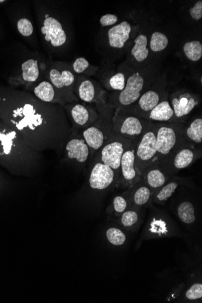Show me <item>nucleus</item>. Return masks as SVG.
I'll return each mask as SVG.
<instances>
[{
    "label": "nucleus",
    "instance_id": "f257e3e1",
    "mask_svg": "<svg viewBox=\"0 0 202 303\" xmlns=\"http://www.w3.org/2000/svg\"><path fill=\"white\" fill-rule=\"evenodd\" d=\"M17 106L9 113V125L24 142L40 153L52 150L61 155L72 133L63 106L40 101L31 93H23Z\"/></svg>",
    "mask_w": 202,
    "mask_h": 303
},
{
    "label": "nucleus",
    "instance_id": "f03ea898",
    "mask_svg": "<svg viewBox=\"0 0 202 303\" xmlns=\"http://www.w3.org/2000/svg\"><path fill=\"white\" fill-rule=\"evenodd\" d=\"M158 75L155 70L149 67L137 70L126 78L124 89L120 92H115L109 97V107L112 110H123L130 107L145 93L156 78Z\"/></svg>",
    "mask_w": 202,
    "mask_h": 303
},
{
    "label": "nucleus",
    "instance_id": "7ed1b4c3",
    "mask_svg": "<svg viewBox=\"0 0 202 303\" xmlns=\"http://www.w3.org/2000/svg\"><path fill=\"white\" fill-rule=\"evenodd\" d=\"M76 75L69 64L55 62L45 71L44 80L52 84L67 104L78 102L74 92L78 77Z\"/></svg>",
    "mask_w": 202,
    "mask_h": 303
},
{
    "label": "nucleus",
    "instance_id": "20e7f679",
    "mask_svg": "<svg viewBox=\"0 0 202 303\" xmlns=\"http://www.w3.org/2000/svg\"><path fill=\"white\" fill-rule=\"evenodd\" d=\"M156 134L157 149L156 161L166 158L175 149L184 144L186 141L184 136V123H153Z\"/></svg>",
    "mask_w": 202,
    "mask_h": 303
},
{
    "label": "nucleus",
    "instance_id": "39448f33",
    "mask_svg": "<svg viewBox=\"0 0 202 303\" xmlns=\"http://www.w3.org/2000/svg\"><path fill=\"white\" fill-rule=\"evenodd\" d=\"M166 85L165 79L157 77L150 87L142 94L135 103L126 109L115 110V112L128 113L148 120L152 110L168 94L166 90Z\"/></svg>",
    "mask_w": 202,
    "mask_h": 303
},
{
    "label": "nucleus",
    "instance_id": "423d86ee",
    "mask_svg": "<svg viewBox=\"0 0 202 303\" xmlns=\"http://www.w3.org/2000/svg\"><path fill=\"white\" fill-rule=\"evenodd\" d=\"M202 156L201 147L186 142L175 149L166 158L155 162L168 174L176 175L180 170L192 166Z\"/></svg>",
    "mask_w": 202,
    "mask_h": 303
},
{
    "label": "nucleus",
    "instance_id": "0eeeda50",
    "mask_svg": "<svg viewBox=\"0 0 202 303\" xmlns=\"http://www.w3.org/2000/svg\"><path fill=\"white\" fill-rule=\"evenodd\" d=\"M152 124V122L147 119L115 112L112 117V131L134 141L141 137Z\"/></svg>",
    "mask_w": 202,
    "mask_h": 303
},
{
    "label": "nucleus",
    "instance_id": "6e6552de",
    "mask_svg": "<svg viewBox=\"0 0 202 303\" xmlns=\"http://www.w3.org/2000/svg\"><path fill=\"white\" fill-rule=\"evenodd\" d=\"M133 140L113 132L102 147L96 153L93 160L102 162L111 167L119 177L121 158ZM92 160V161H93Z\"/></svg>",
    "mask_w": 202,
    "mask_h": 303
},
{
    "label": "nucleus",
    "instance_id": "1a4fd4ad",
    "mask_svg": "<svg viewBox=\"0 0 202 303\" xmlns=\"http://www.w3.org/2000/svg\"><path fill=\"white\" fill-rule=\"evenodd\" d=\"M71 124L72 132H80L95 124L98 120V112L86 104L74 102L63 106Z\"/></svg>",
    "mask_w": 202,
    "mask_h": 303
},
{
    "label": "nucleus",
    "instance_id": "9d476101",
    "mask_svg": "<svg viewBox=\"0 0 202 303\" xmlns=\"http://www.w3.org/2000/svg\"><path fill=\"white\" fill-rule=\"evenodd\" d=\"M136 167L141 175L143 172L150 165L156 161L157 149L156 144V134L152 122V126L138 139L134 140Z\"/></svg>",
    "mask_w": 202,
    "mask_h": 303
},
{
    "label": "nucleus",
    "instance_id": "9b49d317",
    "mask_svg": "<svg viewBox=\"0 0 202 303\" xmlns=\"http://www.w3.org/2000/svg\"><path fill=\"white\" fill-rule=\"evenodd\" d=\"M61 156L64 161L85 166L90 164V151L81 132H72L62 150Z\"/></svg>",
    "mask_w": 202,
    "mask_h": 303
},
{
    "label": "nucleus",
    "instance_id": "f8f14e48",
    "mask_svg": "<svg viewBox=\"0 0 202 303\" xmlns=\"http://www.w3.org/2000/svg\"><path fill=\"white\" fill-rule=\"evenodd\" d=\"M40 32L45 42L53 48L63 47L68 41V35L63 24L49 13H45L43 16Z\"/></svg>",
    "mask_w": 202,
    "mask_h": 303
},
{
    "label": "nucleus",
    "instance_id": "ddd939ff",
    "mask_svg": "<svg viewBox=\"0 0 202 303\" xmlns=\"http://www.w3.org/2000/svg\"><path fill=\"white\" fill-rule=\"evenodd\" d=\"M168 101L177 123H184L185 119L199 104L200 99L197 94L182 90L168 96Z\"/></svg>",
    "mask_w": 202,
    "mask_h": 303
},
{
    "label": "nucleus",
    "instance_id": "4468645a",
    "mask_svg": "<svg viewBox=\"0 0 202 303\" xmlns=\"http://www.w3.org/2000/svg\"><path fill=\"white\" fill-rule=\"evenodd\" d=\"M74 92L78 100L85 103L96 104L106 101V92L95 81L86 78L82 75H78Z\"/></svg>",
    "mask_w": 202,
    "mask_h": 303
},
{
    "label": "nucleus",
    "instance_id": "2eb2a0df",
    "mask_svg": "<svg viewBox=\"0 0 202 303\" xmlns=\"http://www.w3.org/2000/svg\"><path fill=\"white\" fill-rule=\"evenodd\" d=\"M134 142L125 151L121 158L120 169V180L118 185L130 188L141 179L136 167Z\"/></svg>",
    "mask_w": 202,
    "mask_h": 303
},
{
    "label": "nucleus",
    "instance_id": "dca6fc26",
    "mask_svg": "<svg viewBox=\"0 0 202 303\" xmlns=\"http://www.w3.org/2000/svg\"><path fill=\"white\" fill-rule=\"evenodd\" d=\"M92 164L89 178L91 188L104 190L113 183H117L118 185L119 177L111 167L97 160L91 161L90 166Z\"/></svg>",
    "mask_w": 202,
    "mask_h": 303
},
{
    "label": "nucleus",
    "instance_id": "f3484780",
    "mask_svg": "<svg viewBox=\"0 0 202 303\" xmlns=\"http://www.w3.org/2000/svg\"><path fill=\"white\" fill-rule=\"evenodd\" d=\"M131 208L141 210L144 207H150L153 204V191L141 179L128 188Z\"/></svg>",
    "mask_w": 202,
    "mask_h": 303
},
{
    "label": "nucleus",
    "instance_id": "a211bd4d",
    "mask_svg": "<svg viewBox=\"0 0 202 303\" xmlns=\"http://www.w3.org/2000/svg\"><path fill=\"white\" fill-rule=\"evenodd\" d=\"M173 176L164 171L162 168L155 162L143 172L141 179L152 189L154 194Z\"/></svg>",
    "mask_w": 202,
    "mask_h": 303
},
{
    "label": "nucleus",
    "instance_id": "6ab92c4d",
    "mask_svg": "<svg viewBox=\"0 0 202 303\" xmlns=\"http://www.w3.org/2000/svg\"><path fill=\"white\" fill-rule=\"evenodd\" d=\"M131 24L127 21L116 24L107 32L108 43L114 49H122L130 38Z\"/></svg>",
    "mask_w": 202,
    "mask_h": 303
},
{
    "label": "nucleus",
    "instance_id": "aec40b11",
    "mask_svg": "<svg viewBox=\"0 0 202 303\" xmlns=\"http://www.w3.org/2000/svg\"><path fill=\"white\" fill-rule=\"evenodd\" d=\"M32 93L40 101L48 104L66 105L60 94L49 81L44 80L32 87Z\"/></svg>",
    "mask_w": 202,
    "mask_h": 303
},
{
    "label": "nucleus",
    "instance_id": "412c9836",
    "mask_svg": "<svg viewBox=\"0 0 202 303\" xmlns=\"http://www.w3.org/2000/svg\"><path fill=\"white\" fill-rule=\"evenodd\" d=\"M182 185L189 186V181L184 178L174 175L165 185L155 192L153 196V202L158 205H165L167 200L170 198L179 186Z\"/></svg>",
    "mask_w": 202,
    "mask_h": 303
},
{
    "label": "nucleus",
    "instance_id": "4be33fe9",
    "mask_svg": "<svg viewBox=\"0 0 202 303\" xmlns=\"http://www.w3.org/2000/svg\"><path fill=\"white\" fill-rule=\"evenodd\" d=\"M167 94L155 109L150 113L148 120L153 123H179L175 118L173 110L168 101Z\"/></svg>",
    "mask_w": 202,
    "mask_h": 303
},
{
    "label": "nucleus",
    "instance_id": "5701e85b",
    "mask_svg": "<svg viewBox=\"0 0 202 303\" xmlns=\"http://www.w3.org/2000/svg\"><path fill=\"white\" fill-rule=\"evenodd\" d=\"M148 45L149 40L145 34H139L134 40V45L130 50V56L136 63H144L149 57L150 50Z\"/></svg>",
    "mask_w": 202,
    "mask_h": 303
},
{
    "label": "nucleus",
    "instance_id": "b1692460",
    "mask_svg": "<svg viewBox=\"0 0 202 303\" xmlns=\"http://www.w3.org/2000/svg\"><path fill=\"white\" fill-rule=\"evenodd\" d=\"M22 78L24 82L35 85L42 81L41 69L39 61L36 59H29L21 65Z\"/></svg>",
    "mask_w": 202,
    "mask_h": 303
},
{
    "label": "nucleus",
    "instance_id": "393cba45",
    "mask_svg": "<svg viewBox=\"0 0 202 303\" xmlns=\"http://www.w3.org/2000/svg\"><path fill=\"white\" fill-rule=\"evenodd\" d=\"M184 136L186 141L196 147L202 148V119L197 118L187 126H184Z\"/></svg>",
    "mask_w": 202,
    "mask_h": 303
},
{
    "label": "nucleus",
    "instance_id": "a878e982",
    "mask_svg": "<svg viewBox=\"0 0 202 303\" xmlns=\"http://www.w3.org/2000/svg\"><path fill=\"white\" fill-rule=\"evenodd\" d=\"M111 212L117 217H120L125 211L131 208L130 197L128 191L116 196L113 200Z\"/></svg>",
    "mask_w": 202,
    "mask_h": 303
},
{
    "label": "nucleus",
    "instance_id": "bb28decb",
    "mask_svg": "<svg viewBox=\"0 0 202 303\" xmlns=\"http://www.w3.org/2000/svg\"><path fill=\"white\" fill-rule=\"evenodd\" d=\"M186 57L192 62H198L202 57V44L200 41L192 40L185 43L183 45Z\"/></svg>",
    "mask_w": 202,
    "mask_h": 303
},
{
    "label": "nucleus",
    "instance_id": "cd10ccee",
    "mask_svg": "<svg viewBox=\"0 0 202 303\" xmlns=\"http://www.w3.org/2000/svg\"><path fill=\"white\" fill-rule=\"evenodd\" d=\"M177 212L180 220L183 223L191 224L195 222V208L192 203L189 201L182 202L177 207Z\"/></svg>",
    "mask_w": 202,
    "mask_h": 303
},
{
    "label": "nucleus",
    "instance_id": "c85d7f7f",
    "mask_svg": "<svg viewBox=\"0 0 202 303\" xmlns=\"http://www.w3.org/2000/svg\"><path fill=\"white\" fill-rule=\"evenodd\" d=\"M168 44L169 39L165 34L159 31L153 32L149 42V47L153 52H161L166 49Z\"/></svg>",
    "mask_w": 202,
    "mask_h": 303
},
{
    "label": "nucleus",
    "instance_id": "c756f323",
    "mask_svg": "<svg viewBox=\"0 0 202 303\" xmlns=\"http://www.w3.org/2000/svg\"><path fill=\"white\" fill-rule=\"evenodd\" d=\"M140 210H141L130 208V209L125 211L120 217H118L121 225L123 228L127 229H130L135 226L139 220Z\"/></svg>",
    "mask_w": 202,
    "mask_h": 303
},
{
    "label": "nucleus",
    "instance_id": "7c9ffc66",
    "mask_svg": "<svg viewBox=\"0 0 202 303\" xmlns=\"http://www.w3.org/2000/svg\"><path fill=\"white\" fill-rule=\"evenodd\" d=\"M126 78L123 72H118L109 78L106 87L109 90L120 92L124 89L126 85Z\"/></svg>",
    "mask_w": 202,
    "mask_h": 303
},
{
    "label": "nucleus",
    "instance_id": "2f4dec72",
    "mask_svg": "<svg viewBox=\"0 0 202 303\" xmlns=\"http://www.w3.org/2000/svg\"><path fill=\"white\" fill-rule=\"evenodd\" d=\"M106 235L108 240L113 245L121 246L124 244L126 237L122 230L117 228H110L107 230Z\"/></svg>",
    "mask_w": 202,
    "mask_h": 303
},
{
    "label": "nucleus",
    "instance_id": "473e14b6",
    "mask_svg": "<svg viewBox=\"0 0 202 303\" xmlns=\"http://www.w3.org/2000/svg\"><path fill=\"white\" fill-rule=\"evenodd\" d=\"M73 70L75 74H87L88 72H96L97 70H93L94 66H91L87 59L83 57L78 58L75 59L72 65Z\"/></svg>",
    "mask_w": 202,
    "mask_h": 303
},
{
    "label": "nucleus",
    "instance_id": "72a5a7b5",
    "mask_svg": "<svg viewBox=\"0 0 202 303\" xmlns=\"http://www.w3.org/2000/svg\"><path fill=\"white\" fill-rule=\"evenodd\" d=\"M18 31L21 35L28 37L34 33V26L28 18H21L17 23Z\"/></svg>",
    "mask_w": 202,
    "mask_h": 303
},
{
    "label": "nucleus",
    "instance_id": "f704fd0d",
    "mask_svg": "<svg viewBox=\"0 0 202 303\" xmlns=\"http://www.w3.org/2000/svg\"><path fill=\"white\" fill-rule=\"evenodd\" d=\"M185 297L187 299L194 301L202 299V285L201 283H195L190 287V288L186 292Z\"/></svg>",
    "mask_w": 202,
    "mask_h": 303
},
{
    "label": "nucleus",
    "instance_id": "c9c22d12",
    "mask_svg": "<svg viewBox=\"0 0 202 303\" xmlns=\"http://www.w3.org/2000/svg\"><path fill=\"white\" fill-rule=\"evenodd\" d=\"M190 15L193 20L199 21L202 18V1L196 2L193 7L189 10Z\"/></svg>",
    "mask_w": 202,
    "mask_h": 303
},
{
    "label": "nucleus",
    "instance_id": "e433bc0d",
    "mask_svg": "<svg viewBox=\"0 0 202 303\" xmlns=\"http://www.w3.org/2000/svg\"><path fill=\"white\" fill-rule=\"evenodd\" d=\"M151 231L155 234H163L166 232V224L163 220L155 219L151 223Z\"/></svg>",
    "mask_w": 202,
    "mask_h": 303
},
{
    "label": "nucleus",
    "instance_id": "4c0bfd02",
    "mask_svg": "<svg viewBox=\"0 0 202 303\" xmlns=\"http://www.w3.org/2000/svg\"><path fill=\"white\" fill-rule=\"evenodd\" d=\"M118 22V18L117 15L114 14H107L101 16L99 23H100L102 27H109L116 25Z\"/></svg>",
    "mask_w": 202,
    "mask_h": 303
},
{
    "label": "nucleus",
    "instance_id": "58836bf2",
    "mask_svg": "<svg viewBox=\"0 0 202 303\" xmlns=\"http://www.w3.org/2000/svg\"><path fill=\"white\" fill-rule=\"evenodd\" d=\"M4 0H2V1H0V2H4Z\"/></svg>",
    "mask_w": 202,
    "mask_h": 303
}]
</instances>
